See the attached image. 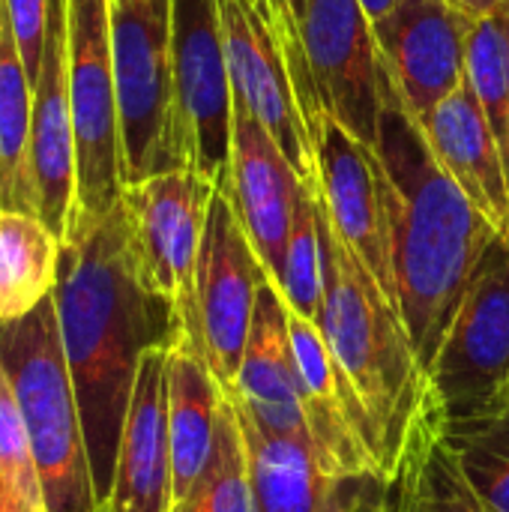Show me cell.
I'll use <instances>...</instances> for the list:
<instances>
[{
	"label": "cell",
	"mask_w": 509,
	"mask_h": 512,
	"mask_svg": "<svg viewBox=\"0 0 509 512\" xmlns=\"http://www.w3.org/2000/svg\"><path fill=\"white\" fill-rule=\"evenodd\" d=\"M54 309L96 501L105 510L138 366L147 351L171 348L186 336L174 303L144 276L123 198L96 228L60 243Z\"/></svg>",
	"instance_id": "1"
},
{
	"label": "cell",
	"mask_w": 509,
	"mask_h": 512,
	"mask_svg": "<svg viewBox=\"0 0 509 512\" xmlns=\"http://www.w3.org/2000/svg\"><path fill=\"white\" fill-rule=\"evenodd\" d=\"M375 153L390 216L399 312L429 375L465 288L498 231L441 168L390 75Z\"/></svg>",
	"instance_id": "2"
},
{
	"label": "cell",
	"mask_w": 509,
	"mask_h": 512,
	"mask_svg": "<svg viewBox=\"0 0 509 512\" xmlns=\"http://www.w3.org/2000/svg\"><path fill=\"white\" fill-rule=\"evenodd\" d=\"M318 228L324 246V303L318 330L378 432L387 480L423 402L429 375L414 354L402 315L375 285L369 270L351 255L321 201Z\"/></svg>",
	"instance_id": "3"
},
{
	"label": "cell",
	"mask_w": 509,
	"mask_h": 512,
	"mask_svg": "<svg viewBox=\"0 0 509 512\" xmlns=\"http://www.w3.org/2000/svg\"><path fill=\"white\" fill-rule=\"evenodd\" d=\"M0 366L27 426L45 512H102L81 408L63 354L54 291L30 315L0 324Z\"/></svg>",
	"instance_id": "4"
},
{
	"label": "cell",
	"mask_w": 509,
	"mask_h": 512,
	"mask_svg": "<svg viewBox=\"0 0 509 512\" xmlns=\"http://www.w3.org/2000/svg\"><path fill=\"white\" fill-rule=\"evenodd\" d=\"M123 183L189 168L174 90V0H108Z\"/></svg>",
	"instance_id": "5"
},
{
	"label": "cell",
	"mask_w": 509,
	"mask_h": 512,
	"mask_svg": "<svg viewBox=\"0 0 509 512\" xmlns=\"http://www.w3.org/2000/svg\"><path fill=\"white\" fill-rule=\"evenodd\" d=\"M66 42L75 129V207L63 243L96 228L120 204L126 189L108 0H66Z\"/></svg>",
	"instance_id": "6"
},
{
	"label": "cell",
	"mask_w": 509,
	"mask_h": 512,
	"mask_svg": "<svg viewBox=\"0 0 509 512\" xmlns=\"http://www.w3.org/2000/svg\"><path fill=\"white\" fill-rule=\"evenodd\" d=\"M234 99L276 138L297 177L318 189L315 123L273 0H216Z\"/></svg>",
	"instance_id": "7"
},
{
	"label": "cell",
	"mask_w": 509,
	"mask_h": 512,
	"mask_svg": "<svg viewBox=\"0 0 509 512\" xmlns=\"http://www.w3.org/2000/svg\"><path fill=\"white\" fill-rule=\"evenodd\" d=\"M447 420H465L509 393V240L477 264L429 372Z\"/></svg>",
	"instance_id": "8"
},
{
	"label": "cell",
	"mask_w": 509,
	"mask_h": 512,
	"mask_svg": "<svg viewBox=\"0 0 509 512\" xmlns=\"http://www.w3.org/2000/svg\"><path fill=\"white\" fill-rule=\"evenodd\" d=\"M216 183L201 171L183 168L147 177L123 189L132 243L150 285L174 303L186 336L195 342L198 258Z\"/></svg>",
	"instance_id": "9"
},
{
	"label": "cell",
	"mask_w": 509,
	"mask_h": 512,
	"mask_svg": "<svg viewBox=\"0 0 509 512\" xmlns=\"http://www.w3.org/2000/svg\"><path fill=\"white\" fill-rule=\"evenodd\" d=\"M264 279L270 276L246 237L231 195L216 189L198 258L195 345L225 393L237 381Z\"/></svg>",
	"instance_id": "10"
},
{
	"label": "cell",
	"mask_w": 509,
	"mask_h": 512,
	"mask_svg": "<svg viewBox=\"0 0 509 512\" xmlns=\"http://www.w3.org/2000/svg\"><path fill=\"white\" fill-rule=\"evenodd\" d=\"M303 45L321 114L375 150L387 66L360 0H309Z\"/></svg>",
	"instance_id": "11"
},
{
	"label": "cell",
	"mask_w": 509,
	"mask_h": 512,
	"mask_svg": "<svg viewBox=\"0 0 509 512\" xmlns=\"http://www.w3.org/2000/svg\"><path fill=\"white\" fill-rule=\"evenodd\" d=\"M174 90L189 168L225 189L231 177L234 87L216 0H174Z\"/></svg>",
	"instance_id": "12"
},
{
	"label": "cell",
	"mask_w": 509,
	"mask_h": 512,
	"mask_svg": "<svg viewBox=\"0 0 509 512\" xmlns=\"http://www.w3.org/2000/svg\"><path fill=\"white\" fill-rule=\"evenodd\" d=\"M318 144V201L375 285L399 312L390 216L381 183V162L372 147L357 141L327 114L315 123ZM402 315V312H399Z\"/></svg>",
	"instance_id": "13"
},
{
	"label": "cell",
	"mask_w": 509,
	"mask_h": 512,
	"mask_svg": "<svg viewBox=\"0 0 509 512\" xmlns=\"http://www.w3.org/2000/svg\"><path fill=\"white\" fill-rule=\"evenodd\" d=\"M471 30L474 18L453 0H399L375 24L390 84L417 123L465 84Z\"/></svg>",
	"instance_id": "14"
},
{
	"label": "cell",
	"mask_w": 509,
	"mask_h": 512,
	"mask_svg": "<svg viewBox=\"0 0 509 512\" xmlns=\"http://www.w3.org/2000/svg\"><path fill=\"white\" fill-rule=\"evenodd\" d=\"M225 192L234 201V210L261 267L279 288L285 276V252L303 180L297 177L291 159L276 144V138L240 99H234L231 177Z\"/></svg>",
	"instance_id": "15"
},
{
	"label": "cell",
	"mask_w": 509,
	"mask_h": 512,
	"mask_svg": "<svg viewBox=\"0 0 509 512\" xmlns=\"http://www.w3.org/2000/svg\"><path fill=\"white\" fill-rule=\"evenodd\" d=\"M30 180L36 216L63 243L75 207V129L69 108V42L66 0H51L48 39L33 84L30 117Z\"/></svg>",
	"instance_id": "16"
},
{
	"label": "cell",
	"mask_w": 509,
	"mask_h": 512,
	"mask_svg": "<svg viewBox=\"0 0 509 512\" xmlns=\"http://www.w3.org/2000/svg\"><path fill=\"white\" fill-rule=\"evenodd\" d=\"M231 396V393H228ZM246 441L252 512H360L381 477H339L312 447L261 429L231 396Z\"/></svg>",
	"instance_id": "17"
},
{
	"label": "cell",
	"mask_w": 509,
	"mask_h": 512,
	"mask_svg": "<svg viewBox=\"0 0 509 512\" xmlns=\"http://www.w3.org/2000/svg\"><path fill=\"white\" fill-rule=\"evenodd\" d=\"M228 393L261 429L315 450L303 411V384L288 330V306L273 279H264L258 291L243 363Z\"/></svg>",
	"instance_id": "18"
},
{
	"label": "cell",
	"mask_w": 509,
	"mask_h": 512,
	"mask_svg": "<svg viewBox=\"0 0 509 512\" xmlns=\"http://www.w3.org/2000/svg\"><path fill=\"white\" fill-rule=\"evenodd\" d=\"M168 351L171 348H153L138 366L120 435L111 498L102 512L171 510Z\"/></svg>",
	"instance_id": "19"
},
{
	"label": "cell",
	"mask_w": 509,
	"mask_h": 512,
	"mask_svg": "<svg viewBox=\"0 0 509 512\" xmlns=\"http://www.w3.org/2000/svg\"><path fill=\"white\" fill-rule=\"evenodd\" d=\"M420 132L426 135L441 168L456 180L468 201L489 219L498 237L509 240V180L495 132L465 81L450 93L429 117Z\"/></svg>",
	"instance_id": "20"
},
{
	"label": "cell",
	"mask_w": 509,
	"mask_h": 512,
	"mask_svg": "<svg viewBox=\"0 0 509 512\" xmlns=\"http://www.w3.org/2000/svg\"><path fill=\"white\" fill-rule=\"evenodd\" d=\"M444 426L447 411L426 384L396 465L384 480L390 512H489L450 450Z\"/></svg>",
	"instance_id": "21"
},
{
	"label": "cell",
	"mask_w": 509,
	"mask_h": 512,
	"mask_svg": "<svg viewBox=\"0 0 509 512\" xmlns=\"http://www.w3.org/2000/svg\"><path fill=\"white\" fill-rule=\"evenodd\" d=\"M225 390L213 378L201 348L183 336L168 351V438H171V504L183 501L204 474Z\"/></svg>",
	"instance_id": "22"
},
{
	"label": "cell",
	"mask_w": 509,
	"mask_h": 512,
	"mask_svg": "<svg viewBox=\"0 0 509 512\" xmlns=\"http://www.w3.org/2000/svg\"><path fill=\"white\" fill-rule=\"evenodd\" d=\"M33 81L21 60L6 0H0V210L36 216L30 180Z\"/></svg>",
	"instance_id": "23"
},
{
	"label": "cell",
	"mask_w": 509,
	"mask_h": 512,
	"mask_svg": "<svg viewBox=\"0 0 509 512\" xmlns=\"http://www.w3.org/2000/svg\"><path fill=\"white\" fill-rule=\"evenodd\" d=\"M60 240L39 216L0 210V324L30 315L57 285Z\"/></svg>",
	"instance_id": "24"
},
{
	"label": "cell",
	"mask_w": 509,
	"mask_h": 512,
	"mask_svg": "<svg viewBox=\"0 0 509 512\" xmlns=\"http://www.w3.org/2000/svg\"><path fill=\"white\" fill-rule=\"evenodd\" d=\"M444 429L483 507L509 512V393L465 420H447Z\"/></svg>",
	"instance_id": "25"
},
{
	"label": "cell",
	"mask_w": 509,
	"mask_h": 512,
	"mask_svg": "<svg viewBox=\"0 0 509 512\" xmlns=\"http://www.w3.org/2000/svg\"><path fill=\"white\" fill-rule=\"evenodd\" d=\"M168 512H252L246 441H243L240 420L228 393L222 399L216 444H213L204 474L189 489V495L171 504Z\"/></svg>",
	"instance_id": "26"
},
{
	"label": "cell",
	"mask_w": 509,
	"mask_h": 512,
	"mask_svg": "<svg viewBox=\"0 0 509 512\" xmlns=\"http://www.w3.org/2000/svg\"><path fill=\"white\" fill-rule=\"evenodd\" d=\"M465 81L471 84L504 156L509 180V15L504 3L474 21Z\"/></svg>",
	"instance_id": "27"
},
{
	"label": "cell",
	"mask_w": 509,
	"mask_h": 512,
	"mask_svg": "<svg viewBox=\"0 0 509 512\" xmlns=\"http://www.w3.org/2000/svg\"><path fill=\"white\" fill-rule=\"evenodd\" d=\"M279 291L288 312H294L309 324H318L321 303H324V246L318 228V195L315 186L306 183L297 201L288 252H285V276Z\"/></svg>",
	"instance_id": "28"
},
{
	"label": "cell",
	"mask_w": 509,
	"mask_h": 512,
	"mask_svg": "<svg viewBox=\"0 0 509 512\" xmlns=\"http://www.w3.org/2000/svg\"><path fill=\"white\" fill-rule=\"evenodd\" d=\"M27 501L45 510L39 474L33 465L27 426L12 393V384L0 366V504L3 501Z\"/></svg>",
	"instance_id": "29"
},
{
	"label": "cell",
	"mask_w": 509,
	"mask_h": 512,
	"mask_svg": "<svg viewBox=\"0 0 509 512\" xmlns=\"http://www.w3.org/2000/svg\"><path fill=\"white\" fill-rule=\"evenodd\" d=\"M6 9H9V21H12V33H15L21 60L27 66L30 81L36 84L42 54H45V39H48L51 0H6Z\"/></svg>",
	"instance_id": "30"
},
{
	"label": "cell",
	"mask_w": 509,
	"mask_h": 512,
	"mask_svg": "<svg viewBox=\"0 0 509 512\" xmlns=\"http://www.w3.org/2000/svg\"><path fill=\"white\" fill-rule=\"evenodd\" d=\"M273 6H276L279 24H282V30H285V39H288L291 57H294V72H297V81H300V87H303V96H306V102L312 105V111L321 114L318 99H315V84H312L309 60H306V45H303V21H306V6H309V0H273Z\"/></svg>",
	"instance_id": "31"
},
{
	"label": "cell",
	"mask_w": 509,
	"mask_h": 512,
	"mask_svg": "<svg viewBox=\"0 0 509 512\" xmlns=\"http://www.w3.org/2000/svg\"><path fill=\"white\" fill-rule=\"evenodd\" d=\"M453 3L477 21V18H486L489 12H495L504 0H453Z\"/></svg>",
	"instance_id": "32"
},
{
	"label": "cell",
	"mask_w": 509,
	"mask_h": 512,
	"mask_svg": "<svg viewBox=\"0 0 509 512\" xmlns=\"http://www.w3.org/2000/svg\"><path fill=\"white\" fill-rule=\"evenodd\" d=\"M396 3H399V0H360V6H363V12L369 15L372 27L381 24V21L396 9Z\"/></svg>",
	"instance_id": "33"
},
{
	"label": "cell",
	"mask_w": 509,
	"mask_h": 512,
	"mask_svg": "<svg viewBox=\"0 0 509 512\" xmlns=\"http://www.w3.org/2000/svg\"><path fill=\"white\" fill-rule=\"evenodd\" d=\"M360 512H390L387 510V483H378V489L369 495V501L363 504Z\"/></svg>",
	"instance_id": "34"
},
{
	"label": "cell",
	"mask_w": 509,
	"mask_h": 512,
	"mask_svg": "<svg viewBox=\"0 0 509 512\" xmlns=\"http://www.w3.org/2000/svg\"><path fill=\"white\" fill-rule=\"evenodd\" d=\"M0 512H45L42 507H36V504H27V501H15V498H9V501H3L0 504Z\"/></svg>",
	"instance_id": "35"
},
{
	"label": "cell",
	"mask_w": 509,
	"mask_h": 512,
	"mask_svg": "<svg viewBox=\"0 0 509 512\" xmlns=\"http://www.w3.org/2000/svg\"><path fill=\"white\" fill-rule=\"evenodd\" d=\"M504 9H507V15H509V0H504Z\"/></svg>",
	"instance_id": "36"
}]
</instances>
